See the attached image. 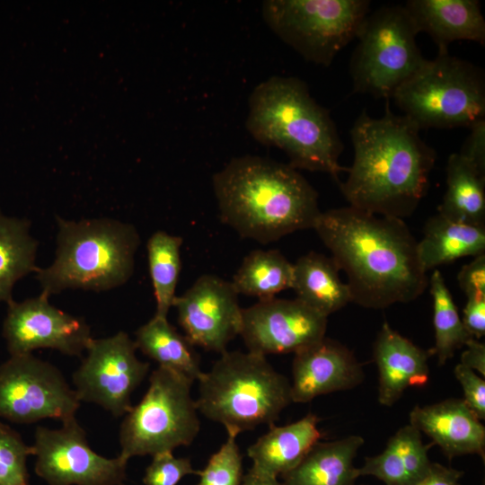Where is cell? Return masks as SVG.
<instances>
[{"label":"cell","instance_id":"18","mask_svg":"<svg viewBox=\"0 0 485 485\" xmlns=\"http://www.w3.org/2000/svg\"><path fill=\"white\" fill-rule=\"evenodd\" d=\"M410 424L428 436L449 460L466 454L485 458V427L463 399L416 405L410 412Z\"/></svg>","mask_w":485,"mask_h":485},{"label":"cell","instance_id":"38","mask_svg":"<svg viewBox=\"0 0 485 485\" xmlns=\"http://www.w3.org/2000/svg\"><path fill=\"white\" fill-rule=\"evenodd\" d=\"M466 297L462 321L470 335L480 340L485 335V294Z\"/></svg>","mask_w":485,"mask_h":485},{"label":"cell","instance_id":"39","mask_svg":"<svg viewBox=\"0 0 485 485\" xmlns=\"http://www.w3.org/2000/svg\"><path fill=\"white\" fill-rule=\"evenodd\" d=\"M463 472L433 463L428 474L415 485H460Z\"/></svg>","mask_w":485,"mask_h":485},{"label":"cell","instance_id":"10","mask_svg":"<svg viewBox=\"0 0 485 485\" xmlns=\"http://www.w3.org/2000/svg\"><path fill=\"white\" fill-rule=\"evenodd\" d=\"M370 4L368 0H268L262 16L306 61L329 66L356 39Z\"/></svg>","mask_w":485,"mask_h":485},{"label":"cell","instance_id":"20","mask_svg":"<svg viewBox=\"0 0 485 485\" xmlns=\"http://www.w3.org/2000/svg\"><path fill=\"white\" fill-rule=\"evenodd\" d=\"M418 31L428 34L438 53L451 43H485V20L477 0H409L403 4Z\"/></svg>","mask_w":485,"mask_h":485},{"label":"cell","instance_id":"34","mask_svg":"<svg viewBox=\"0 0 485 485\" xmlns=\"http://www.w3.org/2000/svg\"><path fill=\"white\" fill-rule=\"evenodd\" d=\"M190 460L175 457L172 452H163L153 456L143 478L145 485H177L182 478L198 474Z\"/></svg>","mask_w":485,"mask_h":485},{"label":"cell","instance_id":"33","mask_svg":"<svg viewBox=\"0 0 485 485\" xmlns=\"http://www.w3.org/2000/svg\"><path fill=\"white\" fill-rule=\"evenodd\" d=\"M33 454V445L0 423V485H30L27 458Z\"/></svg>","mask_w":485,"mask_h":485},{"label":"cell","instance_id":"19","mask_svg":"<svg viewBox=\"0 0 485 485\" xmlns=\"http://www.w3.org/2000/svg\"><path fill=\"white\" fill-rule=\"evenodd\" d=\"M432 349H423L384 322L373 344L378 370V401L391 407L410 387L424 386L429 378Z\"/></svg>","mask_w":485,"mask_h":485},{"label":"cell","instance_id":"36","mask_svg":"<svg viewBox=\"0 0 485 485\" xmlns=\"http://www.w3.org/2000/svg\"><path fill=\"white\" fill-rule=\"evenodd\" d=\"M458 153L479 173L485 176V119L475 123Z\"/></svg>","mask_w":485,"mask_h":485},{"label":"cell","instance_id":"8","mask_svg":"<svg viewBox=\"0 0 485 485\" xmlns=\"http://www.w3.org/2000/svg\"><path fill=\"white\" fill-rule=\"evenodd\" d=\"M193 380L179 372L158 366L149 377L141 401L124 415L119 429L120 455L133 456L172 452L190 445L200 429Z\"/></svg>","mask_w":485,"mask_h":485},{"label":"cell","instance_id":"4","mask_svg":"<svg viewBox=\"0 0 485 485\" xmlns=\"http://www.w3.org/2000/svg\"><path fill=\"white\" fill-rule=\"evenodd\" d=\"M246 128L262 145L281 149L293 168L339 175L343 144L328 110L294 76L274 75L259 84L249 98Z\"/></svg>","mask_w":485,"mask_h":485},{"label":"cell","instance_id":"35","mask_svg":"<svg viewBox=\"0 0 485 485\" xmlns=\"http://www.w3.org/2000/svg\"><path fill=\"white\" fill-rule=\"evenodd\" d=\"M463 392V401L481 420L485 419V378L467 366L457 364L454 369Z\"/></svg>","mask_w":485,"mask_h":485},{"label":"cell","instance_id":"23","mask_svg":"<svg viewBox=\"0 0 485 485\" xmlns=\"http://www.w3.org/2000/svg\"><path fill=\"white\" fill-rule=\"evenodd\" d=\"M364 439L351 435L317 442L292 470L281 476L282 485H355L359 477L355 458Z\"/></svg>","mask_w":485,"mask_h":485},{"label":"cell","instance_id":"41","mask_svg":"<svg viewBox=\"0 0 485 485\" xmlns=\"http://www.w3.org/2000/svg\"><path fill=\"white\" fill-rule=\"evenodd\" d=\"M241 485H282L278 478L261 474L250 469L242 477Z\"/></svg>","mask_w":485,"mask_h":485},{"label":"cell","instance_id":"28","mask_svg":"<svg viewBox=\"0 0 485 485\" xmlns=\"http://www.w3.org/2000/svg\"><path fill=\"white\" fill-rule=\"evenodd\" d=\"M27 219L7 217L0 212V302L13 301L14 284L35 272L38 241L30 234Z\"/></svg>","mask_w":485,"mask_h":485},{"label":"cell","instance_id":"12","mask_svg":"<svg viewBox=\"0 0 485 485\" xmlns=\"http://www.w3.org/2000/svg\"><path fill=\"white\" fill-rule=\"evenodd\" d=\"M135 341L124 331L92 339L86 357L73 375L80 401L93 402L114 417L132 407L131 394L149 370V363L137 357Z\"/></svg>","mask_w":485,"mask_h":485},{"label":"cell","instance_id":"30","mask_svg":"<svg viewBox=\"0 0 485 485\" xmlns=\"http://www.w3.org/2000/svg\"><path fill=\"white\" fill-rule=\"evenodd\" d=\"M182 238L165 231H156L146 244L149 274L156 302L154 315L167 318L176 298L181 272Z\"/></svg>","mask_w":485,"mask_h":485},{"label":"cell","instance_id":"17","mask_svg":"<svg viewBox=\"0 0 485 485\" xmlns=\"http://www.w3.org/2000/svg\"><path fill=\"white\" fill-rule=\"evenodd\" d=\"M292 362L293 402L306 403L314 398L359 385L364 370L354 353L329 338L297 351Z\"/></svg>","mask_w":485,"mask_h":485},{"label":"cell","instance_id":"2","mask_svg":"<svg viewBox=\"0 0 485 485\" xmlns=\"http://www.w3.org/2000/svg\"><path fill=\"white\" fill-rule=\"evenodd\" d=\"M354 158L348 177L339 182L349 206L371 214L403 219L426 195L436 151L419 129L385 104L382 117L366 111L350 129Z\"/></svg>","mask_w":485,"mask_h":485},{"label":"cell","instance_id":"40","mask_svg":"<svg viewBox=\"0 0 485 485\" xmlns=\"http://www.w3.org/2000/svg\"><path fill=\"white\" fill-rule=\"evenodd\" d=\"M465 349L461 355L460 364L478 372L485 378V345L474 338L464 345Z\"/></svg>","mask_w":485,"mask_h":485},{"label":"cell","instance_id":"32","mask_svg":"<svg viewBox=\"0 0 485 485\" xmlns=\"http://www.w3.org/2000/svg\"><path fill=\"white\" fill-rule=\"evenodd\" d=\"M237 436L227 432L225 442L210 456L205 468L198 471L196 485H241L244 474Z\"/></svg>","mask_w":485,"mask_h":485},{"label":"cell","instance_id":"31","mask_svg":"<svg viewBox=\"0 0 485 485\" xmlns=\"http://www.w3.org/2000/svg\"><path fill=\"white\" fill-rule=\"evenodd\" d=\"M433 299L435 346L432 349L439 366L445 365L472 337L465 329L456 304L441 272L435 269L428 278Z\"/></svg>","mask_w":485,"mask_h":485},{"label":"cell","instance_id":"27","mask_svg":"<svg viewBox=\"0 0 485 485\" xmlns=\"http://www.w3.org/2000/svg\"><path fill=\"white\" fill-rule=\"evenodd\" d=\"M134 341L137 348L158 366L183 374L193 381H198L203 374L194 346L167 318L154 315L137 329Z\"/></svg>","mask_w":485,"mask_h":485},{"label":"cell","instance_id":"22","mask_svg":"<svg viewBox=\"0 0 485 485\" xmlns=\"http://www.w3.org/2000/svg\"><path fill=\"white\" fill-rule=\"evenodd\" d=\"M421 433L410 423L399 428L378 454L366 457L358 475L372 476L384 485H415L429 472L432 462Z\"/></svg>","mask_w":485,"mask_h":485},{"label":"cell","instance_id":"7","mask_svg":"<svg viewBox=\"0 0 485 485\" xmlns=\"http://www.w3.org/2000/svg\"><path fill=\"white\" fill-rule=\"evenodd\" d=\"M419 130L471 128L485 119V76L472 62L437 53L426 59L392 97Z\"/></svg>","mask_w":485,"mask_h":485},{"label":"cell","instance_id":"26","mask_svg":"<svg viewBox=\"0 0 485 485\" xmlns=\"http://www.w3.org/2000/svg\"><path fill=\"white\" fill-rule=\"evenodd\" d=\"M445 184L437 213L455 222L485 227V176L453 153L446 163Z\"/></svg>","mask_w":485,"mask_h":485},{"label":"cell","instance_id":"25","mask_svg":"<svg viewBox=\"0 0 485 485\" xmlns=\"http://www.w3.org/2000/svg\"><path fill=\"white\" fill-rule=\"evenodd\" d=\"M485 251V227L450 220L438 213L431 216L418 242V254L428 272L466 256Z\"/></svg>","mask_w":485,"mask_h":485},{"label":"cell","instance_id":"21","mask_svg":"<svg viewBox=\"0 0 485 485\" xmlns=\"http://www.w3.org/2000/svg\"><path fill=\"white\" fill-rule=\"evenodd\" d=\"M320 419L313 413L285 426L269 425V430L247 449L251 469L278 478L296 466L320 441Z\"/></svg>","mask_w":485,"mask_h":485},{"label":"cell","instance_id":"14","mask_svg":"<svg viewBox=\"0 0 485 485\" xmlns=\"http://www.w3.org/2000/svg\"><path fill=\"white\" fill-rule=\"evenodd\" d=\"M328 317L297 298L271 297L242 308L240 336L248 351L287 354L325 337Z\"/></svg>","mask_w":485,"mask_h":485},{"label":"cell","instance_id":"37","mask_svg":"<svg viewBox=\"0 0 485 485\" xmlns=\"http://www.w3.org/2000/svg\"><path fill=\"white\" fill-rule=\"evenodd\" d=\"M459 287L466 296L485 294V253L464 265L457 276Z\"/></svg>","mask_w":485,"mask_h":485},{"label":"cell","instance_id":"1","mask_svg":"<svg viewBox=\"0 0 485 485\" xmlns=\"http://www.w3.org/2000/svg\"><path fill=\"white\" fill-rule=\"evenodd\" d=\"M313 229L346 273L352 303L384 309L427 288L418 242L402 219L348 206L321 212Z\"/></svg>","mask_w":485,"mask_h":485},{"label":"cell","instance_id":"6","mask_svg":"<svg viewBox=\"0 0 485 485\" xmlns=\"http://www.w3.org/2000/svg\"><path fill=\"white\" fill-rule=\"evenodd\" d=\"M198 382V411L237 435L274 424L293 402L290 381L250 351L225 350Z\"/></svg>","mask_w":485,"mask_h":485},{"label":"cell","instance_id":"9","mask_svg":"<svg viewBox=\"0 0 485 485\" xmlns=\"http://www.w3.org/2000/svg\"><path fill=\"white\" fill-rule=\"evenodd\" d=\"M418 34L402 4L370 11L357 34L349 62L353 92L392 98L426 60L417 44Z\"/></svg>","mask_w":485,"mask_h":485},{"label":"cell","instance_id":"5","mask_svg":"<svg viewBox=\"0 0 485 485\" xmlns=\"http://www.w3.org/2000/svg\"><path fill=\"white\" fill-rule=\"evenodd\" d=\"M56 220L54 261L35 271L41 295L49 297L66 289L107 291L128 282L141 242L133 225L110 218Z\"/></svg>","mask_w":485,"mask_h":485},{"label":"cell","instance_id":"16","mask_svg":"<svg viewBox=\"0 0 485 485\" xmlns=\"http://www.w3.org/2000/svg\"><path fill=\"white\" fill-rule=\"evenodd\" d=\"M177 320L193 346L223 353L240 334L242 308L232 282L216 275L198 277L173 303Z\"/></svg>","mask_w":485,"mask_h":485},{"label":"cell","instance_id":"29","mask_svg":"<svg viewBox=\"0 0 485 485\" xmlns=\"http://www.w3.org/2000/svg\"><path fill=\"white\" fill-rule=\"evenodd\" d=\"M231 282L238 295L275 297L292 288L293 263L278 250H256L244 257Z\"/></svg>","mask_w":485,"mask_h":485},{"label":"cell","instance_id":"24","mask_svg":"<svg viewBox=\"0 0 485 485\" xmlns=\"http://www.w3.org/2000/svg\"><path fill=\"white\" fill-rule=\"evenodd\" d=\"M331 257L311 251L293 263L292 288L298 300L329 316L351 302L347 283Z\"/></svg>","mask_w":485,"mask_h":485},{"label":"cell","instance_id":"13","mask_svg":"<svg viewBox=\"0 0 485 485\" xmlns=\"http://www.w3.org/2000/svg\"><path fill=\"white\" fill-rule=\"evenodd\" d=\"M33 449L35 472L48 485H123L126 480L128 461L94 452L75 417L60 428L38 427Z\"/></svg>","mask_w":485,"mask_h":485},{"label":"cell","instance_id":"11","mask_svg":"<svg viewBox=\"0 0 485 485\" xmlns=\"http://www.w3.org/2000/svg\"><path fill=\"white\" fill-rule=\"evenodd\" d=\"M80 400L61 372L32 354L11 356L0 366V417L29 424L75 417Z\"/></svg>","mask_w":485,"mask_h":485},{"label":"cell","instance_id":"15","mask_svg":"<svg viewBox=\"0 0 485 485\" xmlns=\"http://www.w3.org/2000/svg\"><path fill=\"white\" fill-rule=\"evenodd\" d=\"M7 304L3 336L11 356L31 354L38 348L80 356L93 339L83 318L52 305L44 295Z\"/></svg>","mask_w":485,"mask_h":485},{"label":"cell","instance_id":"3","mask_svg":"<svg viewBox=\"0 0 485 485\" xmlns=\"http://www.w3.org/2000/svg\"><path fill=\"white\" fill-rule=\"evenodd\" d=\"M221 221L245 239L269 243L313 228L318 193L288 163L257 155L233 158L213 176Z\"/></svg>","mask_w":485,"mask_h":485}]
</instances>
